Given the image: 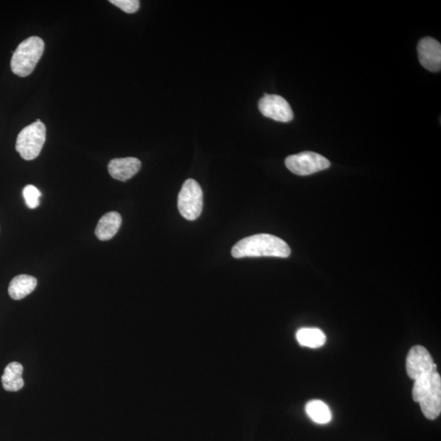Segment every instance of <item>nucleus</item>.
<instances>
[{
	"label": "nucleus",
	"mask_w": 441,
	"mask_h": 441,
	"mask_svg": "<svg viewBox=\"0 0 441 441\" xmlns=\"http://www.w3.org/2000/svg\"><path fill=\"white\" fill-rule=\"evenodd\" d=\"M291 254L289 246L277 236L258 234L241 240L236 244L231 255L235 258L245 257H288Z\"/></svg>",
	"instance_id": "1"
},
{
	"label": "nucleus",
	"mask_w": 441,
	"mask_h": 441,
	"mask_svg": "<svg viewBox=\"0 0 441 441\" xmlns=\"http://www.w3.org/2000/svg\"><path fill=\"white\" fill-rule=\"evenodd\" d=\"M45 50V43L40 37L31 36L21 42L11 60L12 72L20 77L33 72Z\"/></svg>",
	"instance_id": "2"
},
{
	"label": "nucleus",
	"mask_w": 441,
	"mask_h": 441,
	"mask_svg": "<svg viewBox=\"0 0 441 441\" xmlns=\"http://www.w3.org/2000/svg\"><path fill=\"white\" fill-rule=\"evenodd\" d=\"M46 140V127L44 123L37 120L26 126L18 134L16 142V150L25 160H35L41 152Z\"/></svg>",
	"instance_id": "3"
},
{
	"label": "nucleus",
	"mask_w": 441,
	"mask_h": 441,
	"mask_svg": "<svg viewBox=\"0 0 441 441\" xmlns=\"http://www.w3.org/2000/svg\"><path fill=\"white\" fill-rule=\"evenodd\" d=\"M177 206L182 217L186 220H196L203 209V191L198 182L187 179L179 195Z\"/></svg>",
	"instance_id": "4"
},
{
	"label": "nucleus",
	"mask_w": 441,
	"mask_h": 441,
	"mask_svg": "<svg viewBox=\"0 0 441 441\" xmlns=\"http://www.w3.org/2000/svg\"><path fill=\"white\" fill-rule=\"evenodd\" d=\"M285 165L296 175L308 176L329 169L330 162L320 154L305 152L290 155L285 160Z\"/></svg>",
	"instance_id": "5"
},
{
	"label": "nucleus",
	"mask_w": 441,
	"mask_h": 441,
	"mask_svg": "<svg viewBox=\"0 0 441 441\" xmlns=\"http://www.w3.org/2000/svg\"><path fill=\"white\" fill-rule=\"evenodd\" d=\"M406 370L408 377L416 380L423 375L437 371V365L433 362L431 354L423 346L413 347L408 353Z\"/></svg>",
	"instance_id": "6"
},
{
	"label": "nucleus",
	"mask_w": 441,
	"mask_h": 441,
	"mask_svg": "<svg viewBox=\"0 0 441 441\" xmlns=\"http://www.w3.org/2000/svg\"><path fill=\"white\" fill-rule=\"evenodd\" d=\"M258 108L263 116L275 121L288 123L294 119L291 106L286 100L279 95L265 94L258 102Z\"/></svg>",
	"instance_id": "7"
},
{
	"label": "nucleus",
	"mask_w": 441,
	"mask_h": 441,
	"mask_svg": "<svg viewBox=\"0 0 441 441\" xmlns=\"http://www.w3.org/2000/svg\"><path fill=\"white\" fill-rule=\"evenodd\" d=\"M418 403L420 404L424 416L430 420H434L440 415L441 379L437 371L433 374L431 384L424 391Z\"/></svg>",
	"instance_id": "8"
},
{
	"label": "nucleus",
	"mask_w": 441,
	"mask_h": 441,
	"mask_svg": "<svg viewBox=\"0 0 441 441\" xmlns=\"http://www.w3.org/2000/svg\"><path fill=\"white\" fill-rule=\"evenodd\" d=\"M418 55L422 66L432 72H438L441 68L440 43L431 37H425L418 45Z\"/></svg>",
	"instance_id": "9"
},
{
	"label": "nucleus",
	"mask_w": 441,
	"mask_h": 441,
	"mask_svg": "<svg viewBox=\"0 0 441 441\" xmlns=\"http://www.w3.org/2000/svg\"><path fill=\"white\" fill-rule=\"evenodd\" d=\"M141 166V161L137 158L114 159L108 164V171L113 179L125 182L136 175Z\"/></svg>",
	"instance_id": "10"
},
{
	"label": "nucleus",
	"mask_w": 441,
	"mask_h": 441,
	"mask_svg": "<svg viewBox=\"0 0 441 441\" xmlns=\"http://www.w3.org/2000/svg\"><path fill=\"white\" fill-rule=\"evenodd\" d=\"M122 218L120 213L116 212L106 213L96 225L95 230L96 238L102 241L112 239L120 230Z\"/></svg>",
	"instance_id": "11"
},
{
	"label": "nucleus",
	"mask_w": 441,
	"mask_h": 441,
	"mask_svg": "<svg viewBox=\"0 0 441 441\" xmlns=\"http://www.w3.org/2000/svg\"><path fill=\"white\" fill-rule=\"evenodd\" d=\"M37 286V279L28 275H20L14 277L9 286V294L13 300L23 299Z\"/></svg>",
	"instance_id": "12"
},
{
	"label": "nucleus",
	"mask_w": 441,
	"mask_h": 441,
	"mask_svg": "<svg viewBox=\"0 0 441 441\" xmlns=\"http://www.w3.org/2000/svg\"><path fill=\"white\" fill-rule=\"evenodd\" d=\"M23 367L18 362H12L4 369L1 380L4 390L18 391L24 386Z\"/></svg>",
	"instance_id": "13"
},
{
	"label": "nucleus",
	"mask_w": 441,
	"mask_h": 441,
	"mask_svg": "<svg viewBox=\"0 0 441 441\" xmlns=\"http://www.w3.org/2000/svg\"><path fill=\"white\" fill-rule=\"evenodd\" d=\"M296 337L301 346L310 348H319L326 342L325 333L316 328H303Z\"/></svg>",
	"instance_id": "14"
},
{
	"label": "nucleus",
	"mask_w": 441,
	"mask_h": 441,
	"mask_svg": "<svg viewBox=\"0 0 441 441\" xmlns=\"http://www.w3.org/2000/svg\"><path fill=\"white\" fill-rule=\"evenodd\" d=\"M306 412L311 420L318 424H326L332 419L330 407L319 400L309 401L306 406Z\"/></svg>",
	"instance_id": "15"
},
{
	"label": "nucleus",
	"mask_w": 441,
	"mask_h": 441,
	"mask_svg": "<svg viewBox=\"0 0 441 441\" xmlns=\"http://www.w3.org/2000/svg\"><path fill=\"white\" fill-rule=\"evenodd\" d=\"M26 206L30 208H35L40 206L41 192L33 185L26 186L23 191Z\"/></svg>",
	"instance_id": "16"
},
{
	"label": "nucleus",
	"mask_w": 441,
	"mask_h": 441,
	"mask_svg": "<svg viewBox=\"0 0 441 441\" xmlns=\"http://www.w3.org/2000/svg\"><path fill=\"white\" fill-rule=\"evenodd\" d=\"M110 3L116 5L127 13H136L140 7L138 0H111Z\"/></svg>",
	"instance_id": "17"
}]
</instances>
